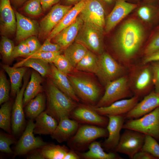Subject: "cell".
I'll use <instances>...</instances> for the list:
<instances>
[{"mask_svg": "<svg viewBox=\"0 0 159 159\" xmlns=\"http://www.w3.org/2000/svg\"><path fill=\"white\" fill-rule=\"evenodd\" d=\"M144 35L143 28L138 21L130 19L121 26L113 42L114 49L122 59L129 60L138 52Z\"/></svg>", "mask_w": 159, "mask_h": 159, "instance_id": "6da1fadb", "label": "cell"}, {"mask_svg": "<svg viewBox=\"0 0 159 159\" xmlns=\"http://www.w3.org/2000/svg\"><path fill=\"white\" fill-rule=\"evenodd\" d=\"M47 107L45 111L59 122L60 120L70 117L77 106L75 101L59 89L51 80L46 90Z\"/></svg>", "mask_w": 159, "mask_h": 159, "instance_id": "7a4b0ae2", "label": "cell"}, {"mask_svg": "<svg viewBox=\"0 0 159 159\" xmlns=\"http://www.w3.org/2000/svg\"><path fill=\"white\" fill-rule=\"evenodd\" d=\"M108 135V131L105 127L85 125L79 127L74 135L67 141V144L71 149L80 153L88 148L90 144L97 139Z\"/></svg>", "mask_w": 159, "mask_h": 159, "instance_id": "3957f363", "label": "cell"}, {"mask_svg": "<svg viewBox=\"0 0 159 159\" xmlns=\"http://www.w3.org/2000/svg\"><path fill=\"white\" fill-rule=\"evenodd\" d=\"M103 28L91 22L84 21L75 42L100 55L103 52Z\"/></svg>", "mask_w": 159, "mask_h": 159, "instance_id": "277c9868", "label": "cell"}, {"mask_svg": "<svg viewBox=\"0 0 159 159\" xmlns=\"http://www.w3.org/2000/svg\"><path fill=\"white\" fill-rule=\"evenodd\" d=\"M67 76L78 98L91 105H96L100 100L101 90L96 83L86 76L76 75Z\"/></svg>", "mask_w": 159, "mask_h": 159, "instance_id": "5b68a950", "label": "cell"}, {"mask_svg": "<svg viewBox=\"0 0 159 159\" xmlns=\"http://www.w3.org/2000/svg\"><path fill=\"white\" fill-rule=\"evenodd\" d=\"M122 128L137 131L159 141V107L141 117L128 119Z\"/></svg>", "mask_w": 159, "mask_h": 159, "instance_id": "8992f818", "label": "cell"}, {"mask_svg": "<svg viewBox=\"0 0 159 159\" xmlns=\"http://www.w3.org/2000/svg\"><path fill=\"white\" fill-rule=\"evenodd\" d=\"M105 92L95 107L109 105L113 102L131 95L127 78L123 76L111 81L105 85Z\"/></svg>", "mask_w": 159, "mask_h": 159, "instance_id": "52a82bcc", "label": "cell"}, {"mask_svg": "<svg viewBox=\"0 0 159 159\" xmlns=\"http://www.w3.org/2000/svg\"><path fill=\"white\" fill-rule=\"evenodd\" d=\"M123 69L109 54L103 52L98 56L97 67L95 74L101 82L106 85L122 76Z\"/></svg>", "mask_w": 159, "mask_h": 159, "instance_id": "ba28073f", "label": "cell"}, {"mask_svg": "<svg viewBox=\"0 0 159 159\" xmlns=\"http://www.w3.org/2000/svg\"><path fill=\"white\" fill-rule=\"evenodd\" d=\"M145 136V135L137 131L125 129L115 151L125 154L132 159L134 155L141 150Z\"/></svg>", "mask_w": 159, "mask_h": 159, "instance_id": "9c48e42d", "label": "cell"}, {"mask_svg": "<svg viewBox=\"0 0 159 159\" xmlns=\"http://www.w3.org/2000/svg\"><path fill=\"white\" fill-rule=\"evenodd\" d=\"M72 6L58 3L52 7L48 13L40 22L39 38L42 39H46Z\"/></svg>", "mask_w": 159, "mask_h": 159, "instance_id": "30bf717a", "label": "cell"}, {"mask_svg": "<svg viewBox=\"0 0 159 159\" xmlns=\"http://www.w3.org/2000/svg\"><path fill=\"white\" fill-rule=\"evenodd\" d=\"M34 127L33 119H30L16 145L14 153L15 156L27 154L31 150L41 148L47 144L40 138L34 136Z\"/></svg>", "mask_w": 159, "mask_h": 159, "instance_id": "8fae6325", "label": "cell"}, {"mask_svg": "<svg viewBox=\"0 0 159 159\" xmlns=\"http://www.w3.org/2000/svg\"><path fill=\"white\" fill-rule=\"evenodd\" d=\"M70 117L78 122L104 127H107L109 121L107 117L100 115L93 106L85 105L76 106L72 111Z\"/></svg>", "mask_w": 159, "mask_h": 159, "instance_id": "7c38bea8", "label": "cell"}, {"mask_svg": "<svg viewBox=\"0 0 159 159\" xmlns=\"http://www.w3.org/2000/svg\"><path fill=\"white\" fill-rule=\"evenodd\" d=\"M105 6L101 0H87L79 16L84 21L91 22L104 28L106 22Z\"/></svg>", "mask_w": 159, "mask_h": 159, "instance_id": "4fadbf2b", "label": "cell"}, {"mask_svg": "<svg viewBox=\"0 0 159 159\" xmlns=\"http://www.w3.org/2000/svg\"><path fill=\"white\" fill-rule=\"evenodd\" d=\"M139 4L128 2L127 0H117L107 17L105 31L110 32L125 17L136 9Z\"/></svg>", "mask_w": 159, "mask_h": 159, "instance_id": "5bb4252c", "label": "cell"}, {"mask_svg": "<svg viewBox=\"0 0 159 159\" xmlns=\"http://www.w3.org/2000/svg\"><path fill=\"white\" fill-rule=\"evenodd\" d=\"M15 14L10 0H0V31L1 36L13 35L16 32Z\"/></svg>", "mask_w": 159, "mask_h": 159, "instance_id": "9a60e30c", "label": "cell"}, {"mask_svg": "<svg viewBox=\"0 0 159 159\" xmlns=\"http://www.w3.org/2000/svg\"><path fill=\"white\" fill-rule=\"evenodd\" d=\"M109 119L107 129L108 132L107 138L102 143L105 149L110 152L115 151V150L120 140V132L126 119L125 115H110Z\"/></svg>", "mask_w": 159, "mask_h": 159, "instance_id": "2e32d148", "label": "cell"}, {"mask_svg": "<svg viewBox=\"0 0 159 159\" xmlns=\"http://www.w3.org/2000/svg\"><path fill=\"white\" fill-rule=\"evenodd\" d=\"M28 83V79L24 78L22 86L17 92L12 106L11 127L12 132L14 135L19 133L24 124L25 119L23 109V99L24 92Z\"/></svg>", "mask_w": 159, "mask_h": 159, "instance_id": "e0dca14e", "label": "cell"}, {"mask_svg": "<svg viewBox=\"0 0 159 159\" xmlns=\"http://www.w3.org/2000/svg\"><path fill=\"white\" fill-rule=\"evenodd\" d=\"M139 97L134 96L130 98L122 99L116 101L108 106L95 107L94 109L100 115H125L138 102Z\"/></svg>", "mask_w": 159, "mask_h": 159, "instance_id": "ac0fdd59", "label": "cell"}, {"mask_svg": "<svg viewBox=\"0 0 159 159\" xmlns=\"http://www.w3.org/2000/svg\"><path fill=\"white\" fill-rule=\"evenodd\" d=\"M159 107V93L151 92L125 115L126 119H136L151 112Z\"/></svg>", "mask_w": 159, "mask_h": 159, "instance_id": "d6986e66", "label": "cell"}, {"mask_svg": "<svg viewBox=\"0 0 159 159\" xmlns=\"http://www.w3.org/2000/svg\"><path fill=\"white\" fill-rule=\"evenodd\" d=\"M16 19V39L18 42L38 34L39 25L35 21L19 13L15 12Z\"/></svg>", "mask_w": 159, "mask_h": 159, "instance_id": "ffe728a7", "label": "cell"}, {"mask_svg": "<svg viewBox=\"0 0 159 159\" xmlns=\"http://www.w3.org/2000/svg\"><path fill=\"white\" fill-rule=\"evenodd\" d=\"M83 22L79 15L73 23L63 29L52 39L54 43L58 44L63 50L65 49L75 41Z\"/></svg>", "mask_w": 159, "mask_h": 159, "instance_id": "44dd1931", "label": "cell"}, {"mask_svg": "<svg viewBox=\"0 0 159 159\" xmlns=\"http://www.w3.org/2000/svg\"><path fill=\"white\" fill-rule=\"evenodd\" d=\"M152 82L153 77L150 66H145L140 69L133 78V88L135 96L139 97L146 95Z\"/></svg>", "mask_w": 159, "mask_h": 159, "instance_id": "7402d4cb", "label": "cell"}, {"mask_svg": "<svg viewBox=\"0 0 159 159\" xmlns=\"http://www.w3.org/2000/svg\"><path fill=\"white\" fill-rule=\"evenodd\" d=\"M70 117L62 118L53 133L51 135L52 138L59 143L68 141L75 134L78 129L79 123Z\"/></svg>", "mask_w": 159, "mask_h": 159, "instance_id": "603a6c76", "label": "cell"}, {"mask_svg": "<svg viewBox=\"0 0 159 159\" xmlns=\"http://www.w3.org/2000/svg\"><path fill=\"white\" fill-rule=\"evenodd\" d=\"M49 76L51 80L61 91L75 102L79 101L68 77L67 75L59 71L53 64L51 65Z\"/></svg>", "mask_w": 159, "mask_h": 159, "instance_id": "cb8c5ba5", "label": "cell"}, {"mask_svg": "<svg viewBox=\"0 0 159 159\" xmlns=\"http://www.w3.org/2000/svg\"><path fill=\"white\" fill-rule=\"evenodd\" d=\"M34 134L51 135L57 127L58 122L53 117L44 111L35 118Z\"/></svg>", "mask_w": 159, "mask_h": 159, "instance_id": "d4e9b609", "label": "cell"}, {"mask_svg": "<svg viewBox=\"0 0 159 159\" xmlns=\"http://www.w3.org/2000/svg\"><path fill=\"white\" fill-rule=\"evenodd\" d=\"M87 0H82L73 6L66 13L59 24L54 29L47 38L51 40L61 31L73 23L79 15Z\"/></svg>", "mask_w": 159, "mask_h": 159, "instance_id": "484cf974", "label": "cell"}, {"mask_svg": "<svg viewBox=\"0 0 159 159\" xmlns=\"http://www.w3.org/2000/svg\"><path fill=\"white\" fill-rule=\"evenodd\" d=\"M89 150L78 153L81 157L86 159H122L115 151L107 153L105 152L100 142L94 141L89 145Z\"/></svg>", "mask_w": 159, "mask_h": 159, "instance_id": "4316f807", "label": "cell"}, {"mask_svg": "<svg viewBox=\"0 0 159 159\" xmlns=\"http://www.w3.org/2000/svg\"><path fill=\"white\" fill-rule=\"evenodd\" d=\"M42 81L41 75L38 72H32L29 82L25 88L23 97V104L25 106L29 102L38 94L42 92V87L41 84Z\"/></svg>", "mask_w": 159, "mask_h": 159, "instance_id": "83f0119b", "label": "cell"}, {"mask_svg": "<svg viewBox=\"0 0 159 159\" xmlns=\"http://www.w3.org/2000/svg\"><path fill=\"white\" fill-rule=\"evenodd\" d=\"M46 97L44 92L38 94L25 106V112L30 119H35L44 111L46 107Z\"/></svg>", "mask_w": 159, "mask_h": 159, "instance_id": "f1b7e54d", "label": "cell"}, {"mask_svg": "<svg viewBox=\"0 0 159 159\" xmlns=\"http://www.w3.org/2000/svg\"><path fill=\"white\" fill-rule=\"evenodd\" d=\"M2 67L8 74L11 83V94L12 96L16 95L20 89L22 78L26 72L25 67H11L4 65Z\"/></svg>", "mask_w": 159, "mask_h": 159, "instance_id": "f546056e", "label": "cell"}, {"mask_svg": "<svg viewBox=\"0 0 159 159\" xmlns=\"http://www.w3.org/2000/svg\"><path fill=\"white\" fill-rule=\"evenodd\" d=\"M63 50L64 55L74 68L89 50L82 44L75 41Z\"/></svg>", "mask_w": 159, "mask_h": 159, "instance_id": "4dcf8cb0", "label": "cell"}, {"mask_svg": "<svg viewBox=\"0 0 159 159\" xmlns=\"http://www.w3.org/2000/svg\"><path fill=\"white\" fill-rule=\"evenodd\" d=\"M49 63L35 58H27L14 65L15 67H25L31 68L39 73L42 77L49 75L51 72V67Z\"/></svg>", "mask_w": 159, "mask_h": 159, "instance_id": "1f68e13d", "label": "cell"}, {"mask_svg": "<svg viewBox=\"0 0 159 159\" xmlns=\"http://www.w3.org/2000/svg\"><path fill=\"white\" fill-rule=\"evenodd\" d=\"M43 155L45 159H64L68 148L64 145L48 144L41 148Z\"/></svg>", "mask_w": 159, "mask_h": 159, "instance_id": "d6a6232c", "label": "cell"}, {"mask_svg": "<svg viewBox=\"0 0 159 159\" xmlns=\"http://www.w3.org/2000/svg\"><path fill=\"white\" fill-rule=\"evenodd\" d=\"M98 57L89 50L75 67L77 70L95 74L97 69Z\"/></svg>", "mask_w": 159, "mask_h": 159, "instance_id": "836d02e7", "label": "cell"}, {"mask_svg": "<svg viewBox=\"0 0 159 159\" xmlns=\"http://www.w3.org/2000/svg\"><path fill=\"white\" fill-rule=\"evenodd\" d=\"M12 106V102L8 100L3 104L0 109V127L10 134Z\"/></svg>", "mask_w": 159, "mask_h": 159, "instance_id": "e575fe53", "label": "cell"}, {"mask_svg": "<svg viewBox=\"0 0 159 159\" xmlns=\"http://www.w3.org/2000/svg\"><path fill=\"white\" fill-rule=\"evenodd\" d=\"M13 42L5 36H1L0 42V51L3 58L9 61L12 59V53L14 47Z\"/></svg>", "mask_w": 159, "mask_h": 159, "instance_id": "d590c367", "label": "cell"}, {"mask_svg": "<svg viewBox=\"0 0 159 159\" xmlns=\"http://www.w3.org/2000/svg\"><path fill=\"white\" fill-rule=\"evenodd\" d=\"M152 137L145 135L144 142L141 150L146 152L159 159V144Z\"/></svg>", "mask_w": 159, "mask_h": 159, "instance_id": "8d00e7d4", "label": "cell"}, {"mask_svg": "<svg viewBox=\"0 0 159 159\" xmlns=\"http://www.w3.org/2000/svg\"><path fill=\"white\" fill-rule=\"evenodd\" d=\"M159 11V8L157 6L146 4L140 6L137 11L139 16L145 21H150L155 14Z\"/></svg>", "mask_w": 159, "mask_h": 159, "instance_id": "74e56055", "label": "cell"}, {"mask_svg": "<svg viewBox=\"0 0 159 159\" xmlns=\"http://www.w3.org/2000/svg\"><path fill=\"white\" fill-rule=\"evenodd\" d=\"M52 63L59 71L67 75L74 68L64 55L60 54L56 56Z\"/></svg>", "mask_w": 159, "mask_h": 159, "instance_id": "f35d334b", "label": "cell"}, {"mask_svg": "<svg viewBox=\"0 0 159 159\" xmlns=\"http://www.w3.org/2000/svg\"><path fill=\"white\" fill-rule=\"evenodd\" d=\"M23 9L26 14L33 16H39L43 11L40 0H29Z\"/></svg>", "mask_w": 159, "mask_h": 159, "instance_id": "ab89813d", "label": "cell"}, {"mask_svg": "<svg viewBox=\"0 0 159 159\" xmlns=\"http://www.w3.org/2000/svg\"><path fill=\"white\" fill-rule=\"evenodd\" d=\"M10 87L9 82L3 71L0 72V104L9 100Z\"/></svg>", "mask_w": 159, "mask_h": 159, "instance_id": "60d3db41", "label": "cell"}, {"mask_svg": "<svg viewBox=\"0 0 159 159\" xmlns=\"http://www.w3.org/2000/svg\"><path fill=\"white\" fill-rule=\"evenodd\" d=\"M15 142V139L11 134L0 132V150L1 152L7 154H13V152L10 146Z\"/></svg>", "mask_w": 159, "mask_h": 159, "instance_id": "b9f144b4", "label": "cell"}, {"mask_svg": "<svg viewBox=\"0 0 159 159\" xmlns=\"http://www.w3.org/2000/svg\"><path fill=\"white\" fill-rule=\"evenodd\" d=\"M62 50L56 52H38L27 57L41 59L48 63H52L57 55L61 54Z\"/></svg>", "mask_w": 159, "mask_h": 159, "instance_id": "7bdbcfd3", "label": "cell"}, {"mask_svg": "<svg viewBox=\"0 0 159 159\" xmlns=\"http://www.w3.org/2000/svg\"><path fill=\"white\" fill-rule=\"evenodd\" d=\"M31 55L29 47L25 40L20 42L19 44L15 46L12 53V58L14 59L18 57Z\"/></svg>", "mask_w": 159, "mask_h": 159, "instance_id": "ee69618b", "label": "cell"}, {"mask_svg": "<svg viewBox=\"0 0 159 159\" xmlns=\"http://www.w3.org/2000/svg\"><path fill=\"white\" fill-rule=\"evenodd\" d=\"M159 49V29L154 34L145 49L146 55Z\"/></svg>", "mask_w": 159, "mask_h": 159, "instance_id": "f6af8a7d", "label": "cell"}, {"mask_svg": "<svg viewBox=\"0 0 159 159\" xmlns=\"http://www.w3.org/2000/svg\"><path fill=\"white\" fill-rule=\"evenodd\" d=\"M150 63L153 74V83L155 87V92L159 93V61L153 62Z\"/></svg>", "mask_w": 159, "mask_h": 159, "instance_id": "bcb514c9", "label": "cell"}, {"mask_svg": "<svg viewBox=\"0 0 159 159\" xmlns=\"http://www.w3.org/2000/svg\"><path fill=\"white\" fill-rule=\"evenodd\" d=\"M51 40L47 38L44 43L37 52H56L62 50V47L58 44L52 43Z\"/></svg>", "mask_w": 159, "mask_h": 159, "instance_id": "7dc6e473", "label": "cell"}, {"mask_svg": "<svg viewBox=\"0 0 159 159\" xmlns=\"http://www.w3.org/2000/svg\"><path fill=\"white\" fill-rule=\"evenodd\" d=\"M25 40L30 51V55L38 51L42 45L35 36L29 37Z\"/></svg>", "mask_w": 159, "mask_h": 159, "instance_id": "c3c4849f", "label": "cell"}, {"mask_svg": "<svg viewBox=\"0 0 159 159\" xmlns=\"http://www.w3.org/2000/svg\"><path fill=\"white\" fill-rule=\"evenodd\" d=\"M157 61H159V49L146 55L143 60V63L144 64H146L153 62Z\"/></svg>", "mask_w": 159, "mask_h": 159, "instance_id": "681fc988", "label": "cell"}, {"mask_svg": "<svg viewBox=\"0 0 159 159\" xmlns=\"http://www.w3.org/2000/svg\"><path fill=\"white\" fill-rule=\"evenodd\" d=\"M41 148L34 149L29 152L27 158L29 159H45L42 153Z\"/></svg>", "mask_w": 159, "mask_h": 159, "instance_id": "f907efd6", "label": "cell"}, {"mask_svg": "<svg viewBox=\"0 0 159 159\" xmlns=\"http://www.w3.org/2000/svg\"><path fill=\"white\" fill-rule=\"evenodd\" d=\"M157 158L149 153L140 150L136 153L132 159H156Z\"/></svg>", "mask_w": 159, "mask_h": 159, "instance_id": "816d5d0a", "label": "cell"}, {"mask_svg": "<svg viewBox=\"0 0 159 159\" xmlns=\"http://www.w3.org/2000/svg\"><path fill=\"white\" fill-rule=\"evenodd\" d=\"M61 0H40L42 9L46 11L54 5L59 3Z\"/></svg>", "mask_w": 159, "mask_h": 159, "instance_id": "f5cc1de1", "label": "cell"}, {"mask_svg": "<svg viewBox=\"0 0 159 159\" xmlns=\"http://www.w3.org/2000/svg\"><path fill=\"white\" fill-rule=\"evenodd\" d=\"M77 152L72 149L69 150L64 157V159H79L81 158Z\"/></svg>", "mask_w": 159, "mask_h": 159, "instance_id": "db71d44e", "label": "cell"}, {"mask_svg": "<svg viewBox=\"0 0 159 159\" xmlns=\"http://www.w3.org/2000/svg\"><path fill=\"white\" fill-rule=\"evenodd\" d=\"M82 0H61L60 3L67 6H73L80 2Z\"/></svg>", "mask_w": 159, "mask_h": 159, "instance_id": "11a10c76", "label": "cell"}, {"mask_svg": "<svg viewBox=\"0 0 159 159\" xmlns=\"http://www.w3.org/2000/svg\"><path fill=\"white\" fill-rule=\"evenodd\" d=\"M12 4L15 7L20 6L29 0H10Z\"/></svg>", "mask_w": 159, "mask_h": 159, "instance_id": "9f6ffc18", "label": "cell"}, {"mask_svg": "<svg viewBox=\"0 0 159 159\" xmlns=\"http://www.w3.org/2000/svg\"><path fill=\"white\" fill-rule=\"evenodd\" d=\"M106 6L114 4V6L117 0H101Z\"/></svg>", "mask_w": 159, "mask_h": 159, "instance_id": "6f0895ef", "label": "cell"}, {"mask_svg": "<svg viewBox=\"0 0 159 159\" xmlns=\"http://www.w3.org/2000/svg\"><path fill=\"white\" fill-rule=\"evenodd\" d=\"M143 1L148 2V3H153L154 4V3H159V0H143Z\"/></svg>", "mask_w": 159, "mask_h": 159, "instance_id": "680465c9", "label": "cell"}]
</instances>
